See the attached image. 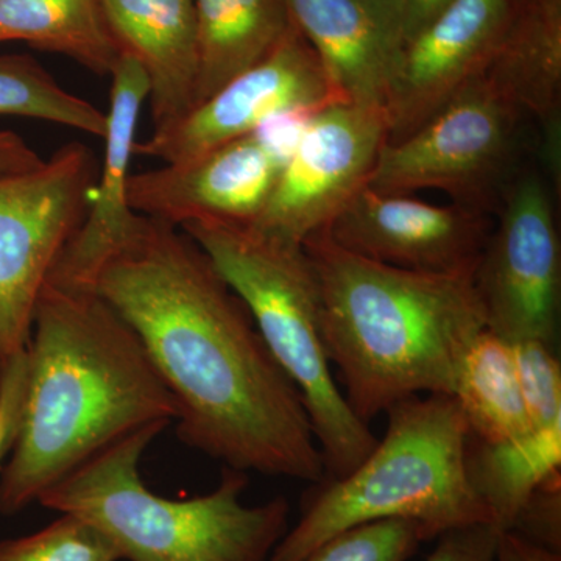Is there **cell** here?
Wrapping results in <instances>:
<instances>
[{"label": "cell", "mask_w": 561, "mask_h": 561, "mask_svg": "<svg viewBox=\"0 0 561 561\" xmlns=\"http://www.w3.org/2000/svg\"><path fill=\"white\" fill-rule=\"evenodd\" d=\"M94 289L130 324L171 391L180 442L232 470L324 481L300 393L191 236L147 217L103 262Z\"/></svg>", "instance_id": "cell-1"}, {"label": "cell", "mask_w": 561, "mask_h": 561, "mask_svg": "<svg viewBox=\"0 0 561 561\" xmlns=\"http://www.w3.org/2000/svg\"><path fill=\"white\" fill-rule=\"evenodd\" d=\"M175 416L130 324L94 287L47 279L25 351L20 424L0 470V515H16L95 454Z\"/></svg>", "instance_id": "cell-2"}, {"label": "cell", "mask_w": 561, "mask_h": 561, "mask_svg": "<svg viewBox=\"0 0 561 561\" xmlns=\"http://www.w3.org/2000/svg\"><path fill=\"white\" fill-rule=\"evenodd\" d=\"M331 365L364 423L421 394L454 397L485 316L474 273L404 271L362 257L324 231L302 242Z\"/></svg>", "instance_id": "cell-3"}, {"label": "cell", "mask_w": 561, "mask_h": 561, "mask_svg": "<svg viewBox=\"0 0 561 561\" xmlns=\"http://www.w3.org/2000/svg\"><path fill=\"white\" fill-rule=\"evenodd\" d=\"M165 427L151 424L95 454L44 491L38 504L94 524L121 561H268L289 530L287 501L243 504L249 472L227 467L219 485L203 496L153 493L139 463Z\"/></svg>", "instance_id": "cell-4"}, {"label": "cell", "mask_w": 561, "mask_h": 561, "mask_svg": "<svg viewBox=\"0 0 561 561\" xmlns=\"http://www.w3.org/2000/svg\"><path fill=\"white\" fill-rule=\"evenodd\" d=\"M386 415L382 440L350 474L320 482L268 561H305L335 535L383 519H411L435 538L463 524L493 523L468 476L470 430L456 398L421 394Z\"/></svg>", "instance_id": "cell-5"}, {"label": "cell", "mask_w": 561, "mask_h": 561, "mask_svg": "<svg viewBox=\"0 0 561 561\" xmlns=\"http://www.w3.org/2000/svg\"><path fill=\"white\" fill-rule=\"evenodd\" d=\"M180 230L206 251L245 302L276 364L300 393L323 457L324 479L350 474L379 438L351 411L332 375L321 335L319 290L302 245L210 221H191Z\"/></svg>", "instance_id": "cell-6"}, {"label": "cell", "mask_w": 561, "mask_h": 561, "mask_svg": "<svg viewBox=\"0 0 561 561\" xmlns=\"http://www.w3.org/2000/svg\"><path fill=\"white\" fill-rule=\"evenodd\" d=\"M526 119L483 76L408 138L387 142L367 186L382 195L440 191L456 205L494 216L522 173Z\"/></svg>", "instance_id": "cell-7"}, {"label": "cell", "mask_w": 561, "mask_h": 561, "mask_svg": "<svg viewBox=\"0 0 561 561\" xmlns=\"http://www.w3.org/2000/svg\"><path fill=\"white\" fill-rule=\"evenodd\" d=\"M98 175L94 151L73 140L0 179V371L27 351L41 290L87 217Z\"/></svg>", "instance_id": "cell-8"}, {"label": "cell", "mask_w": 561, "mask_h": 561, "mask_svg": "<svg viewBox=\"0 0 561 561\" xmlns=\"http://www.w3.org/2000/svg\"><path fill=\"white\" fill-rule=\"evenodd\" d=\"M474 271L486 330L515 343L559 341L561 251L551 192L540 173H519L494 214Z\"/></svg>", "instance_id": "cell-9"}, {"label": "cell", "mask_w": 561, "mask_h": 561, "mask_svg": "<svg viewBox=\"0 0 561 561\" xmlns=\"http://www.w3.org/2000/svg\"><path fill=\"white\" fill-rule=\"evenodd\" d=\"M387 140L381 108L334 102L317 111L247 230L291 245L327 230L367 186Z\"/></svg>", "instance_id": "cell-10"}, {"label": "cell", "mask_w": 561, "mask_h": 561, "mask_svg": "<svg viewBox=\"0 0 561 561\" xmlns=\"http://www.w3.org/2000/svg\"><path fill=\"white\" fill-rule=\"evenodd\" d=\"M334 102L342 101L332 91L316 51L291 24L264 60L228 81L180 121L136 142L135 154L164 164L192 160L251 135L283 111L323 108Z\"/></svg>", "instance_id": "cell-11"}, {"label": "cell", "mask_w": 561, "mask_h": 561, "mask_svg": "<svg viewBox=\"0 0 561 561\" xmlns=\"http://www.w3.org/2000/svg\"><path fill=\"white\" fill-rule=\"evenodd\" d=\"M513 5L515 0H451L405 43L383 105L387 142L408 138L485 76Z\"/></svg>", "instance_id": "cell-12"}, {"label": "cell", "mask_w": 561, "mask_h": 561, "mask_svg": "<svg viewBox=\"0 0 561 561\" xmlns=\"http://www.w3.org/2000/svg\"><path fill=\"white\" fill-rule=\"evenodd\" d=\"M493 225V216L482 210L382 195L365 186L323 231L367 260L454 275L474 273Z\"/></svg>", "instance_id": "cell-13"}, {"label": "cell", "mask_w": 561, "mask_h": 561, "mask_svg": "<svg viewBox=\"0 0 561 561\" xmlns=\"http://www.w3.org/2000/svg\"><path fill=\"white\" fill-rule=\"evenodd\" d=\"M284 162L254 133L201 157L131 172L128 203L149 219L247 228L271 198Z\"/></svg>", "instance_id": "cell-14"}, {"label": "cell", "mask_w": 561, "mask_h": 561, "mask_svg": "<svg viewBox=\"0 0 561 561\" xmlns=\"http://www.w3.org/2000/svg\"><path fill=\"white\" fill-rule=\"evenodd\" d=\"M111 80L103 135L105 157L90 208L49 276L69 286L94 287L103 262L130 241L147 220L128 203V180L140 111L149 98V80L139 62L125 54L121 55Z\"/></svg>", "instance_id": "cell-15"}, {"label": "cell", "mask_w": 561, "mask_h": 561, "mask_svg": "<svg viewBox=\"0 0 561 561\" xmlns=\"http://www.w3.org/2000/svg\"><path fill=\"white\" fill-rule=\"evenodd\" d=\"M342 102L383 110L405 38L390 0H286Z\"/></svg>", "instance_id": "cell-16"}, {"label": "cell", "mask_w": 561, "mask_h": 561, "mask_svg": "<svg viewBox=\"0 0 561 561\" xmlns=\"http://www.w3.org/2000/svg\"><path fill=\"white\" fill-rule=\"evenodd\" d=\"M121 54L149 80L153 130L180 121L195 105L198 79L194 0H101Z\"/></svg>", "instance_id": "cell-17"}, {"label": "cell", "mask_w": 561, "mask_h": 561, "mask_svg": "<svg viewBox=\"0 0 561 561\" xmlns=\"http://www.w3.org/2000/svg\"><path fill=\"white\" fill-rule=\"evenodd\" d=\"M486 80L540 124L542 162L553 184L561 169V0H515L511 24Z\"/></svg>", "instance_id": "cell-18"}, {"label": "cell", "mask_w": 561, "mask_h": 561, "mask_svg": "<svg viewBox=\"0 0 561 561\" xmlns=\"http://www.w3.org/2000/svg\"><path fill=\"white\" fill-rule=\"evenodd\" d=\"M198 79L195 105L264 60L291 27L286 0H194Z\"/></svg>", "instance_id": "cell-19"}, {"label": "cell", "mask_w": 561, "mask_h": 561, "mask_svg": "<svg viewBox=\"0 0 561 561\" xmlns=\"http://www.w3.org/2000/svg\"><path fill=\"white\" fill-rule=\"evenodd\" d=\"M22 41L110 76L121 49L101 0H0V43Z\"/></svg>", "instance_id": "cell-20"}, {"label": "cell", "mask_w": 561, "mask_h": 561, "mask_svg": "<svg viewBox=\"0 0 561 561\" xmlns=\"http://www.w3.org/2000/svg\"><path fill=\"white\" fill-rule=\"evenodd\" d=\"M468 476L497 529L507 531L535 491L560 481L561 424L531 430L516 440L468 443Z\"/></svg>", "instance_id": "cell-21"}, {"label": "cell", "mask_w": 561, "mask_h": 561, "mask_svg": "<svg viewBox=\"0 0 561 561\" xmlns=\"http://www.w3.org/2000/svg\"><path fill=\"white\" fill-rule=\"evenodd\" d=\"M454 398L467 420L472 440L497 445L534 430L524 404L512 343L486 328L465 354Z\"/></svg>", "instance_id": "cell-22"}, {"label": "cell", "mask_w": 561, "mask_h": 561, "mask_svg": "<svg viewBox=\"0 0 561 561\" xmlns=\"http://www.w3.org/2000/svg\"><path fill=\"white\" fill-rule=\"evenodd\" d=\"M0 116L50 122L103 138L106 113L70 94L28 55L0 57Z\"/></svg>", "instance_id": "cell-23"}, {"label": "cell", "mask_w": 561, "mask_h": 561, "mask_svg": "<svg viewBox=\"0 0 561 561\" xmlns=\"http://www.w3.org/2000/svg\"><path fill=\"white\" fill-rule=\"evenodd\" d=\"M0 561H121V557L94 524L60 513L35 534L0 541Z\"/></svg>", "instance_id": "cell-24"}, {"label": "cell", "mask_w": 561, "mask_h": 561, "mask_svg": "<svg viewBox=\"0 0 561 561\" xmlns=\"http://www.w3.org/2000/svg\"><path fill=\"white\" fill-rule=\"evenodd\" d=\"M434 534L411 519L362 524L323 542L305 561H408Z\"/></svg>", "instance_id": "cell-25"}, {"label": "cell", "mask_w": 561, "mask_h": 561, "mask_svg": "<svg viewBox=\"0 0 561 561\" xmlns=\"http://www.w3.org/2000/svg\"><path fill=\"white\" fill-rule=\"evenodd\" d=\"M512 348L531 427L561 424V365L557 348L538 341L515 342Z\"/></svg>", "instance_id": "cell-26"}, {"label": "cell", "mask_w": 561, "mask_h": 561, "mask_svg": "<svg viewBox=\"0 0 561 561\" xmlns=\"http://www.w3.org/2000/svg\"><path fill=\"white\" fill-rule=\"evenodd\" d=\"M560 481L548 483L531 494L511 531L560 552Z\"/></svg>", "instance_id": "cell-27"}, {"label": "cell", "mask_w": 561, "mask_h": 561, "mask_svg": "<svg viewBox=\"0 0 561 561\" xmlns=\"http://www.w3.org/2000/svg\"><path fill=\"white\" fill-rule=\"evenodd\" d=\"M502 530L493 523L451 527L437 537V546L424 561H497Z\"/></svg>", "instance_id": "cell-28"}, {"label": "cell", "mask_w": 561, "mask_h": 561, "mask_svg": "<svg viewBox=\"0 0 561 561\" xmlns=\"http://www.w3.org/2000/svg\"><path fill=\"white\" fill-rule=\"evenodd\" d=\"M25 390V354L0 371V470L16 437Z\"/></svg>", "instance_id": "cell-29"}, {"label": "cell", "mask_w": 561, "mask_h": 561, "mask_svg": "<svg viewBox=\"0 0 561 561\" xmlns=\"http://www.w3.org/2000/svg\"><path fill=\"white\" fill-rule=\"evenodd\" d=\"M43 161L18 133L0 130V179L32 171Z\"/></svg>", "instance_id": "cell-30"}, {"label": "cell", "mask_w": 561, "mask_h": 561, "mask_svg": "<svg viewBox=\"0 0 561 561\" xmlns=\"http://www.w3.org/2000/svg\"><path fill=\"white\" fill-rule=\"evenodd\" d=\"M398 18H400L405 43L413 38L451 0H390Z\"/></svg>", "instance_id": "cell-31"}, {"label": "cell", "mask_w": 561, "mask_h": 561, "mask_svg": "<svg viewBox=\"0 0 561 561\" xmlns=\"http://www.w3.org/2000/svg\"><path fill=\"white\" fill-rule=\"evenodd\" d=\"M497 561H561V553L507 530L500 537Z\"/></svg>", "instance_id": "cell-32"}]
</instances>
